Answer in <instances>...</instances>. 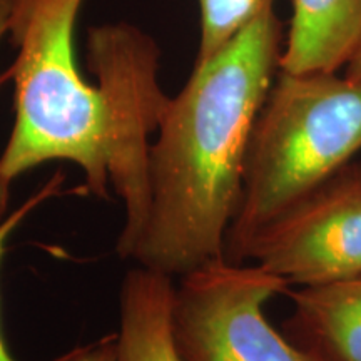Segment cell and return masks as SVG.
<instances>
[{
  "mask_svg": "<svg viewBox=\"0 0 361 361\" xmlns=\"http://www.w3.org/2000/svg\"><path fill=\"white\" fill-rule=\"evenodd\" d=\"M84 0H16L8 35L17 47L11 75L16 121L0 156L12 180L49 161H69L85 176V192L107 200L112 183L126 219L117 251L133 255L151 211V146L168 96L159 51L130 25L94 27L89 84L75 61L74 32Z\"/></svg>",
  "mask_w": 361,
  "mask_h": 361,
  "instance_id": "obj_1",
  "label": "cell"
},
{
  "mask_svg": "<svg viewBox=\"0 0 361 361\" xmlns=\"http://www.w3.org/2000/svg\"><path fill=\"white\" fill-rule=\"evenodd\" d=\"M274 0L192 74L151 146V211L133 259L184 276L223 259L241 201L252 129L281 59Z\"/></svg>",
  "mask_w": 361,
  "mask_h": 361,
  "instance_id": "obj_2",
  "label": "cell"
},
{
  "mask_svg": "<svg viewBox=\"0 0 361 361\" xmlns=\"http://www.w3.org/2000/svg\"><path fill=\"white\" fill-rule=\"evenodd\" d=\"M361 151V82L279 71L252 129L224 258L243 263L264 226L348 166Z\"/></svg>",
  "mask_w": 361,
  "mask_h": 361,
  "instance_id": "obj_3",
  "label": "cell"
},
{
  "mask_svg": "<svg viewBox=\"0 0 361 361\" xmlns=\"http://www.w3.org/2000/svg\"><path fill=\"white\" fill-rule=\"evenodd\" d=\"M286 279L226 258L180 276L174 335L184 361H310L266 318Z\"/></svg>",
  "mask_w": 361,
  "mask_h": 361,
  "instance_id": "obj_4",
  "label": "cell"
},
{
  "mask_svg": "<svg viewBox=\"0 0 361 361\" xmlns=\"http://www.w3.org/2000/svg\"><path fill=\"white\" fill-rule=\"evenodd\" d=\"M246 258L296 286L361 276V162H350L264 226Z\"/></svg>",
  "mask_w": 361,
  "mask_h": 361,
  "instance_id": "obj_5",
  "label": "cell"
},
{
  "mask_svg": "<svg viewBox=\"0 0 361 361\" xmlns=\"http://www.w3.org/2000/svg\"><path fill=\"white\" fill-rule=\"evenodd\" d=\"M284 335L310 361H361V276L286 291Z\"/></svg>",
  "mask_w": 361,
  "mask_h": 361,
  "instance_id": "obj_6",
  "label": "cell"
},
{
  "mask_svg": "<svg viewBox=\"0 0 361 361\" xmlns=\"http://www.w3.org/2000/svg\"><path fill=\"white\" fill-rule=\"evenodd\" d=\"M361 44V0H293L279 71L335 74Z\"/></svg>",
  "mask_w": 361,
  "mask_h": 361,
  "instance_id": "obj_7",
  "label": "cell"
},
{
  "mask_svg": "<svg viewBox=\"0 0 361 361\" xmlns=\"http://www.w3.org/2000/svg\"><path fill=\"white\" fill-rule=\"evenodd\" d=\"M119 298L121 361H184L174 335L173 276L139 264L126 274Z\"/></svg>",
  "mask_w": 361,
  "mask_h": 361,
  "instance_id": "obj_8",
  "label": "cell"
},
{
  "mask_svg": "<svg viewBox=\"0 0 361 361\" xmlns=\"http://www.w3.org/2000/svg\"><path fill=\"white\" fill-rule=\"evenodd\" d=\"M264 0H200L201 39L196 61L211 57L252 19Z\"/></svg>",
  "mask_w": 361,
  "mask_h": 361,
  "instance_id": "obj_9",
  "label": "cell"
},
{
  "mask_svg": "<svg viewBox=\"0 0 361 361\" xmlns=\"http://www.w3.org/2000/svg\"><path fill=\"white\" fill-rule=\"evenodd\" d=\"M64 180H66V176L62 173L54 174L52 178L49 179L37 192H34L32 196H30L29 200L24 202V204L17 207L16 211H12L11 214L6 216V218L0 221V261H2L4 255H6L7 241H8V238L12 236V233L19 228V226L22 224V221H24L27 216L32 213L35 207H39L40 204H44L45 201L51 200V197L61 194ZM0 361H17L12 356L11 350L7 348L6 340H4V336H2V331H0Z\"/></svg>",
  "mask_w": 361,
  "mask_h": 361,
  "instance_id": "obj_10",
  "label": "cell"
},
{
  "mask_svg": "<svg viewBox=\"0 0 361 361\" xmlns=\"http://www.w3.org/2000/svg\"><path fill=\"white\" fill-rule=\"evenodd\" d=\"M56 361H121L117 348V335L107 336L92 345L80 346Z\"/></svg>",
  "mask_w": 361,
  "mask_h": 361,
  "instance_id": "obj_11",
  "label": "cell"
},
{
  "mask_svg": "<svg viewBox=\"0 0 361 361\" xmlns=\"http://www.w3.org/2000/svg\"><path fill=\"white\" fill-rule=\"evenodd\" d=\"M13 2H16V0H0V42H2V39L8 34ZM4 79H6V75H0V84L4 82Z\"/></svg>",
  "mask_w": 361,
  "mask_h": 361,
  "instance_id": "obj_12",
  "label": "cell"
},
{
  "mask_svg": "<svg viewBox=\"0 0 361 361\" xmlns=\"http://www.w3.org/2000/svg\"><path fill=\"white\" fill-rule=\"evenodd\" d=\"M346 78L355 80V82H361V44L356 49L355 56L351 57V61L346 64Z\"/></svg>",
  "mask_w": 361,
  "mask_h": 361,
  "instance_id": "obj_13",
  "label": "cell"
},
{
  "mask_svg": "<svg viewBox=\"0 0 361 361\" xmlns=\"http://www.w3.org/2000/svg\"><path fill=\"white\" fill-rule=\"evenodd\" d=\"M11 180L0 178V221L6 218L8 200H11Z\"/></svg>",
  "mask_w": 361,
  "mask_h": 361,
  "instance_id": "obj_14",
  "label": "cell"
}]
</instances>
